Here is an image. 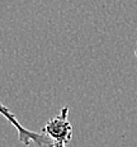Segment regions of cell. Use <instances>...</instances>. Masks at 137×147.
I'll return each mask as SVG.
<instances>
[{"instance_id":"obj_1","label":"cell","mask_w":137,"mask_h":147,"mask_svg":"<svg viewBox=\"0 0 137 147\" xmlns=\"http://www.w3.org/2000/svg\"><path fill=\"white\" fill-rule=\"evenodd\" d=\"M45 133L53 142V147H65L72 138V125L69 121V107H63L60 114L45 124L42 128Z\"/></svg>"},{"instance_id":"obj_2","label":"cell","mask_w":137,"mask_h":147,"mask_svg":"<svg viewBox=\"0 0 137 147\" xmlns=\"http://www.w3.org/2000/svg\"><path fill=\"white\" fill-rule=\"evenodd\" d=\"M0 114L7 119L10 124H13V127L17 129L18 140H19V142H22L23 145L28 146L30 142H33L34 145H37L39 147H42V146H53V142L48 138L45 133L33 132V131H29V129H27L26 127H23V125L19 123V121L17 119V117L10 112L9 107L4 105L1 102H0Z\"/></svg>"},{"instance_id":"obj_3","label":"cell","mask_w":137,"mask_h":147,"mask_svg":"<svg viewBox=\"0 0 137 147\" xmlns=\"http://www.w3.org/2000/svg\"><path fill=\"white\" fill-rule=\"evenodd\" d=\"M135 56L137 57V47H136V50H135Z\"/></svg>"}]
</instances>
